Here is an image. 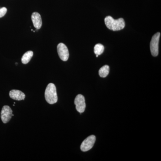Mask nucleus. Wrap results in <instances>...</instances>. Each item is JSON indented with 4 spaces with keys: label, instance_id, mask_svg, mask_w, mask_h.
Wrapping results in <instances>:
<instances>
[{
    "label": "nucleus",
    "instance_id": "8",
    "mask_svg": "<svg viewBox=\"0 0 161 161\" xmlns=\"http://www.w3.org/2000/svg\"><path fill=\"white\" fill-rule=\"evenodd\" d=\"M31 20L35 28L37 30L40 29L42 25V19L40 14L37 12L33 13L32 14Z\"/></svg>",
    "mask_w": 161,
    "mask_h": 161
},
{
    "label": "nucleus",
    "instance_id": "4",
    "mask_svg": "<svg viewBox=\"0 0 161 161\" xmlns=\"http://www.w3.org/2000/svg\"><path fill=\"white\" fill-rule=\"evenodd\" d=\"M96 140L95 136L91 135L83 141L80 146V150L83 152H86L92 149Z\"/></svg>",
    "mask_w": 161,
    "mask_h": 161
},
{
    "label": "nucleus",
    "instance_id": "7",
    "mask_svg": "<svg viewBox=\"0 0 161 161\" xmlns=\"http://www.w3.org/2000/svg\"><path fill=\"white\" fill-rule=\"evenodd\" d=\"M76 110L79 113H82L86 109L85 99L83 95H78L76 96L75 100Z\"/></svg>",
    "mask_w": 161,
    "mask_h": 161
},
{
    "label": "nucleus",
    "instance_id": "5",
    "mask_svg": "<svg viewBox=\"0 0 161 161\" xmlns=\"http://www.w3.org/2000/svg\"><path fill=\"white\" fill-rule=\"evenodd\" d=\"M57 49L58 55L61 60L66 61L68 60L69 58V52L65 44L63 43H59L58 45Z\"/></svg>",
    "mask_w": 161,
    "mask_h": 161
},
{
    "label": "nucleus",
    "instance_id": "9",
    "mask_svg": "<svg viewBox=\"0 0 161 161\" xmlns=\"http://www.w3.org/2000/svg\"><path fill=\"white\" fill-rule=\"evenodd\" d=\"M9 96L14 100L20 101L24 100L25 95L23 92L19 90H13L9 92Z\"/></svg>",
    "mask_w": 161,
    "mask_h": 161
},
{
    "label": "nucleus",
    "instance_id": "3",
    "mask_svg": "<svg viewBox=\"0 0 161 161\" xmlns=\"http://www.w3.org/2000/svg\"><path fill=\"white\" fill-rule=\"evenodd\" d=\"M160 33L158 32L153 35L150 43V49L151 54L153 57H157L158 54V44Z\"/></svg>",
    "mask_w": 161,
    "mask_h": 161
},
{
    "label": "nucleus",
    "instance_id": "2",
    "mask_svg": "<svg viewBox=\"0 0 161 161\" xmlns=\"http://www.w3.org/2000/svg\"><path fill=\"white\" fill-rule=\"evenodd\" d=\"M45 98L46 101L50 104H53L58 102L57 89L54 84L49 83L47 85L45 90Z\"/></svg>",
    "mask_w": 161,
    "mask_h": 161
},
{
    "label": "nucleus",
    "instance_id": "6",
    "mask_svg": "<svg viewBox=\"0 0 161 161\" xmlns=\"http://www.w3.org/2000/svg\"><path fill=\"white\" fill-rule=\"evenodd\" d=\"M12 116V110L8 106H4L1 113V119L4 124L7 123L10 120Z\"/></svg>",
    "mask_w": 161,
    "mask_h": 161
},
{
    "label": "nucleus",
    "instance_id": "13",
    "mask_svg": "<svg viewBox=\"0 0 161 161\" xmlns=\"http://www.w3.org/2000/svg\"><path fill=\"white\" fill-rule=\"evenodd\" d=\"M7 9L6 7L0 8V18L3 17L7 12Z\"/></svg>",
    "mask_w": 161,
    "mask_h": 161
},
{
    "label": "nucleus",
    "instance_id": "12",
    "mask_svg": "<svg viewBox=\"0 0 161 161\" xmlns=\"http://www.w3.org/2000/svg\"><path fill=\"white\" fill-rule=\"evenodd\" d=\"M104 50L103 45L100 43H98L95 45L94 47V53L96 55H100L103 53Z\"/></svg>",
    "mask_w": 161,
    "mask_h": 161
},
{
    "label": "nucleus",
    "instance_id": "1",
    "mask_svg": "<svg viewBox=\"0 0 161 161\" xmlns=\"http://www.w3.org/2000/svg\"><path fill=\"white\" fill-rule=\"evenodd\" d=\"M104 21L107 27L113 31H118L122 30L125 26V20L122 18L114 19L112 17L108 16L105 18Z\"/></svg>",
    "mask_w": 161,
    "mask_h": 161
},
{
    "label": "nucleus",
    "instance_id": "11",
    "mask_svg": "<svg viewBox=\"0 0 161 161\" xmlns=\"http://www.w3.org/2000/svg\"><path fill=\"white\" fill-rule=\"evenodd\" d=\"M109 70V66L108 65H104L101 68L98 72L99 76L102 78H105L108 75Z\"/></svg>",
    "mask_w": 161,
    "mask_h": 161
},
{
    "label": "nucleus",
    "instance_id": "10",
    "mask_svg": "<svg viewBox=\"0 0 161 161\" xmlns=\"http://www.w3.org/2000/svg\"><path fill=\"white\" fill-rule=\"evenodd\" d=\"M33 56V52L31 51H29L26 52L23 55L22 58V62L23 64H26L30 61L32 57Z\"/></svg>",
    "mask_w": 161,
    "mask_h": 161
}]
</instances>
